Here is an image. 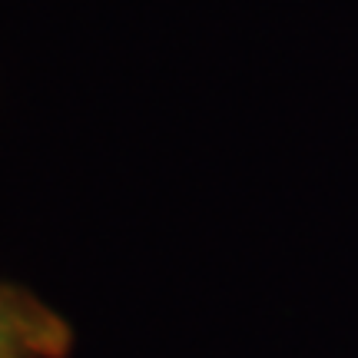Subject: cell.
<instances>
[{
    "mask_svg": "<svg viewBox=\"0 0 358 358\" xmlns=\"http://www.w3.org/2000/svg\"><path fill=\"white\" fill-rule=\"evenodd\" d=\"M73 329L20 285L0 282V358H66Z\"/></svg>",
    "mask_w": 358,
    "mask_h": 358,
    "instance_id": "obj_1",
    "label": "cell"
}]
</instances>
